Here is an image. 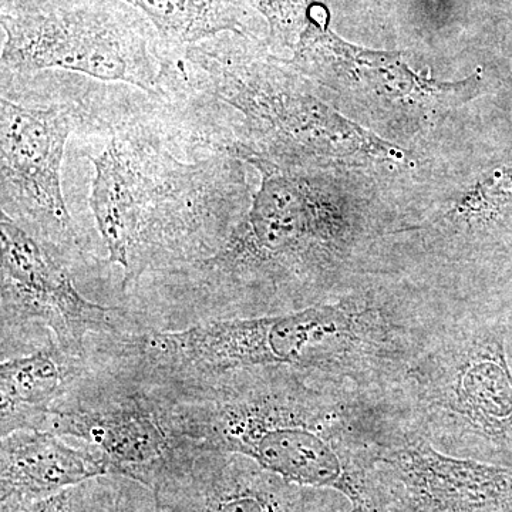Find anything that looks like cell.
Here are the masks:
<instances>
[{"mask_svg":"<svg viewBox=\"0 0 512 512\" xmlns=\"http://www.w3.org/2000/svg\"><path fill=\"white\" fill-rule=\"evenodd\" d=\"M441 318L410 296L369 286L298 311L121 332L101 340L99 352L111 367L150 386L289 367L365 389H393Z\"/></svg>","mask_w":512,"mask_h":512,"instance_id":"6da1fadb","label":"cell"},{"mask_svg":"<svg viewBox=\"0 0 512 512\" xmlns=\"http://www.w3.org/2000/svg\"><path fill=\"white\" fill-rule=\"evenodd\" d=\"M262 175L244 217L214 254L144 276L127 292L131 316L157 330L205 320L298 311L339 293L362 222L318 170L252 165Z\"/></svg>","mask_w":512,"mask_h":512,"instance_id":"7a4b0ae2","label":"cell"},{"mask_svg":"<svg viewBox=\"0 0 512 512\" xmlns=\"http://www.w3.org/2000/svg\"><path fill=\"white\" fill-rule=\"evenodd\" d=\"M175 433L200 450L239 454L286 483L345 495L375 512L373 460L399 399L289 367H258L187 386H153Z\"/></svg>","mask_w":512,"mask_h":512,"instance_id":"3957f363","label":"cell"},{"mask_svg":"<svg viewBox=\"0 0 512 512\" xmlns=\"http://www.w3.org/2000/svg\"><path fill=\"white\" fill-rule=\"evenodd\" d=\"M93 165L89 207L127 293L144 276L224 244L252 201L244 163L201 153L161 100L128 92Z\"/></svg>","mask_w":512,"mask_h":512,"instance_id":"277c9868","label":"cell"},{"mask_svg":"<svg viewBox=\"0 0 512 512\" xmlns=\"http://www.w3.org/2000/svg\"><path fill=\"white\" fill-rule=\"evenodd\" d=\"M195 136L205 150L254 165L318 170L357 157L397 158L386 141L340 116L289 62L248 35L222 33L177 52Z\"/></svg>","mask_w":512,"mask_h":512,"instance_id":"5b68a950","label":"cell"},{"mask_svg":"<svg viewBox=\"0 0 512 512\" xmlns=\"http://www.w3.org/2000/svg\"><path fill=\"white\" fill-rule=\"evenodd\" d=\"M0 89L2 212L70 268L84 247L64 200V150L74 133H107L120 86L40 72L2 73Z\"/></svg>","mask_w":512,"mask_h":512,"instance_id":"8992f818","label":"cell"},{"mask_svg":"<svg viewBox=\"0 0 512 512\" xmlns=\"http://www.w3.org/2000/svg\"><path fill=\"white\" fill-rule=\"evenodd\" d=\"M434 444L512 443V372L503 336L466 316H443L393 387Z\"/></svg>","mask_w":512,"mask_h":512,"instance_id":"52a82bcc","label":"cell"},{"mask_svg":"<svg viewBox=\"0 0 512 512\" xmlns=\"http://www.w3.org/2000/svg\"><path fill=\"white\" fill-rule=\"evenodd\" d=\"M0 25L2 73L60 70L164 97L171 55L143 13L123 0H83L49 12L0 15Z\"/></svg>","mask_w":512,"mask_h":512,"instance_id":"ba28073f","label":"cell"},{"mask_svg":"<svg viewBox=\"0 0 512 512\" xmlns=\"http://www.w3.org/2000/svg\"><path fill=\"white\" fill-rule=\"evenodd\" d=\"M42 431L90 444L110 474L153 490L190 444L175 433L170 409L153 387L84 362Z\"/></svg>","mask_w":512,"mask_h":512,"instance_id":"9c48e42d","label":"cell"},{"mask_svg":"<svg viewBox=\"0 0 512 512\" xmlns=\"http://www.w3.org/2000/svg\"><path fill=\"white\" fill-rule=\"evenodd\" d=\"M2 342L39 325L66 355L86 360L89 342L119 335L121 306L90 301L76 288L69 266L2 212L0 217Z\"/></svg>","mask_w":512,"mask_h":512,"instance_id":"30bf717a","label":"cell"},{"mask_svg":"<svg viewBox=\"0 0 512 512\" xmlns=\"http://www.w3.org/2000/svg\"><path fill=\"white\" fill-rule=\"evenodd\" d=\"M289 64L311 82L372 109L407 119L439 117L476 94L478 76L464 82H437L420 76L393 53L373 52L343 42L329 29L325 8L311 3L308 20Z\"/></svg>","mask_w":512,"mask_h":512,"instance_id":"8fae6325","label":"cell"},{"mask_svg":"<svg viewBox=\"0 0 512 512\" xmlns=\"http://www.w3.org/2000/svg\"><path fill=\"white\" fill-rule=\"evenodd\" d=\"M154 512H326L320 491L286 483L255 461L190 448L154 485Z\"/></svg>","mask_w":512,"mask_h":512,"instance_id":"7c38bea8","label":"cell"},{"mask_svg":"<svg viewBox=\"0 0 512 512\" xmlns=\"http://www.w3.org/2000/svg\"><path fill=\"white\" fill-rule=\"evenodd\" d=\"M50 431L19 430L2 437V512H22L35 501L109 476L106 458L90 444L73 446Z\"/></svg>","mask_w":512,"mask_h":512,"instance_id":"4fadbf2b","label":"cell"},{"mask_svg":"<svg viewBox=\"0 0 512 512\" xmlns=\"http://www.w3.org/2000/svg\"><path fill=\"white\" fill-rule=\"evenodd\" d=\"M86 360L63 352L52 338L28 355L0 363V436L43 430L57 400Z\"/></svg>","mask_w":512,"mask_h":512,"instance_id":"5bb4252c","label":"cell"},{"mask_svg":"<svg viewBox=\"0 0 512 512\" xmlns=\"http://www.w3.org/2000/svg\"><path fill=\"white\" fill-rule=\"evenodd\" d=\"M143 13L165 52H177L205 40L245 30L247 10L239 0H123Z\"/></svg>","mask_w":512,"mask_h":512,"instance_id":"9a60e30c","label":"cell"},{"mask_svg":"<svg viewBox=\"0 0 512 512\" xmlns=\"http://www.w3.org/2000/svg\"><path fill=\"white\" fill-rule=\"evenodd\" d=\"M512 205V164L501 165L484 174L473 187L461 195L444 215L447 231L466 235Z\"/></svg>","mask_w":512,"mask_h":512,"instance_id":"2e32d148","label":"cell"},{"mask_svg":"<svg viewBox=\"0 0 512 512\" xmlns=\"http://www.w3.org/2000/svg\"><path fill=\"white\" fill-rule=\"evenodd\" d=\"M69 512H154V495L137 481L109 474L70 488Z\"/></svg>","mask_w":512,"mask_h":512,"instance_id":"e0dca14e","label":"cell"},{"mask_svg":"<svg viewBox=\"0 0 512 512\" xmlns=\"http://www.w3.org/2000/svg\"><path fill=\"white\" fill-rule=\"evenodd\" d=\"M269 25L272 42L295 47L308 20V0H249Z\"/></svg>","mask_w":512,"mask_h":512,"instance_id":"ac0fdd59","label":"cell"},{"mask_svg":"<svg viewBox=\"0 0 512 512\" xmlns=\"http://www.w3.org/2000/svg\"><path fill=\"white\" fill-rule=\"evenodd\" d=\"M83 0H0V15H32L76 5Z\"/></svg>","mask_w":512,"mask_h":512,"instance_id":"d6986e66","label":"cell"},{"mask_svg":"<svg viewBox=\"0 0 512 512\" xmlns=\"http://www.w3.org/2000/svg\"><path fill=\"white\" fill-rule=\"evenodd\" d=\"M70 510V488L63 493L52 495L35 501L23 508L22 512H69Z\"/></svg>","mask_w":512,"mask_h":512,"instance_id":"ffe728a7","label":"cell"}]
</instances>
